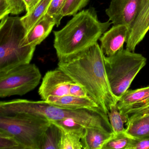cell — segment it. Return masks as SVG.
Segmentation results:
<instances>
[{
    "label": "cell",
    "mask_w": 149,
    "mask_h": 149,
    "mask_svg": "<svg viewBox=\"0 0 149 149\" xmlns=\"http://www.w3.org/2000/svg\"><path fill=\"white\" fill-rule=\"evenodd\" d=\"M105 57L97 42L71 59L59 61L58 68L81 85L108 115L111 105L116 104L118 101L110 87L105 70Z\"/></svg>",
    "instance_id": "6da1fadb"
},
{
    "label": "cell",
    "mask_w": 149,
    "mask_h": 149,
    "mask_svg": "<svg viewBox=\"0 0 149 149\" xmlns=\"http://www.w3.org/2000/svg\"><path fill=\"white\" fill-rule=\"evenodd\" d=\"M112 24L99 21L93 8L73 16L66 26L54 31V47L59 61L71 59L97 42Z\"/></svg>",
    "instance_id": "7a4b0ae2"
},
{
    "label": "cell",
    "mask_w": 149,
    "mask_h": 149,
    "mask_svg": "<svg viewBox=\"0 0 149 149\" xmlns=\"http://www.w3.org/2000/svg\"><path fill=\"white\" fill-rule=\"evenodd\" d=\"M23 113L47 118L50 122L72 118L86 128H94L113 133L108 115L101 110L68 109L44 100L15 99L0 102V115Z\"/></svg>",
    "instance_id": "3957f363"
},
{
    "label": "cell",
    "mask_w": 149,
    "mask_h": 149,
    "mask_svg": "<svg viewBox=\"0 0 149 149\" xmlns=\"http://www.w3.org/2000/svg\"><path fill=\"white\" fill-rule=\"evenodd\" d=\"M26 35L21 17L8 16L1 19L0 72L30 63L36 47L22 46Z\"/></svg>",
    "instance_id": "277c9868"
},
{
    "label": "cell",
    "mask_w": 149,
    "mask_h": 149,
    "mask_svg": "<svg viewBox=\"0 0 149 149\" xmlns=\"http://www.w3.org/2000/svg\"><path fill=\"white\" fill-rule=\"evenodd\" d=\"M50 123L47 118L26 113L0 115V132L13 137L22 149H41Z\"/></svg>",
    "instance_id": "5b68a950"
},
{
    "label": "cell",
    "mask_w": 149,
    "mask_h": 149,
    "mask_svg": "<svg viewBox=\"0 0 149 149\" xmlns=\"http://www.w3.org/2000/svg\"><path fill=\"white\" fill-rule=\"evenodd\" d=\"M105 68L111 89L118 101L128 90L146 59L141 54L123 49L105 57Z\"/></svg>",
    "instance_id": "8992f818"
},
{
    "label": "cell",
    "mask_w": 149,
    "mask_h": 149,
    "mask_svg": "<svg viewBox=\"0 0 149 149\" xmlns=\"http://www.w3.org/2000/svg\"><path fill=\"white\" fill-rule=\"evenodd\" d=\"M41 77L40 70L34 63L0 72V97L24 95L39 85Z\"/></svg>",
    "instance_id": "52a82bcc"
},
{
    "label": "cell",
    "mask_w": 149,
    "mask_h": 149,
    "mask_svg": "<svg viewBox=\"0 0 149 149\" xmlns=\"http://www.w3.org/2000/svg\"><path fill=\"white\" fill-rule=\"evenodd\" d=\"M75 82L72 78L59 68L47 71L42 78L39 89L42 100L50 96L62 97L70 95V89Z\"/></svg>",
    "instance_id": "ba28073f"
},
{
    "label": "cell",
    "mask_w": 149,
    "mask_h": 149,
    "mask_svg": "<svg viewBox=\"0 0 149 149\" xmlns=\"http://www.w3.org/2000/svg\"><path fill=\"white\" fill-rule=\"evenodd\" d=\"M144 0H111L105 11L113 26L124 25L130 29Z\"/></svg>",
    "instance_id": "9c48e42d"
},
{
    "label": "cell",
    "mask_w": 149,
    "mask_h": 149,
    "mask_svg": "<svg viewBox=\"0 0 149 149\" xmlns=\"http://www.w3.org/2000/svg\"><path fill=\"white\" fill-rule=\"evenodd\" d=\"M149 30V0H144L134 22L129 29L126 49L134 52L136 47Z\"/></svg>",
    "instance_id": "30bf717a"
},
{
    "label": "cell",
    "mask_w": 149,
    "mask_h": 149,
    "mask_svg": "<svg viewBox=\"0 0 149 149\" xmlns=\"http://www.w3.org/2000/svg\"><path fill=\"white\" fill-rule=\"evenodd\" d=\"M129 28L124 25L113 26L100 38L101 49L105 56L114 55L124 49L129 34Z\"/></svg>",
    "instance_id": "8fae6325"
},
{
    "label": "cell",
    "mask_w": 149,
    "mask_h": 149,
    "mask_svg": "<svg viewBox=\"0 0 149 149\" xmlns=\"http://www.w3.org/2000/svg\"><path fill=\"white\" fill-rule=\"evenodd\" d=\"M149 105V86L133 90H128L118 101L121 113L128 116Z\"/></svg>",
    "instance_id": "7c38bea8"
},
{
    "label": "cell",
    "mask_w": 149,
    "mask_h": 149,
    "mask_svg": "<svg viewBox=\"0 0 149 149\" xmlns=\"http://www.w3.org/2000/svg\"><path fill=\"white\" fill-rule=\"evenodd\" d=\"M125 132L134 138L149 136V105L127 116Z\"/></svg>",
    "instance_id": "4fadbf2b"
},
{
    "label": "cell",
    "mask_w": 149,
    "mask_h": 149,
    "mask_svg": "<svg viewBox=\"0 0 149 149\" xmlns=\"http://www.w3.org/2000/svg\"><path fill=\"white\" fill-rule=\"evenodd\" d=\"M56 25L53 17L46 13L28 33L22 42V46L36 47L40 45L51 33Z\"/></svg>",
    "instance_id": "5bb4252c"
},
{
    "label": "cell",
    "mask_w": 149,
    "mask_h": 149,
    "mask_svg": "<svg viewBox=\"0 0 149 149\" xmlns=\"http://www.w3.org/2000/svg\"><path fill=\"white\" fill-rule=\"evenodd\" d=\"M45 101L54 105L66 109L101 110L97 104L90 96L79 97L70 95L62 97L50 96Z\"/></svg>",
    "instance_id": "9a60e30c"
},
{
    "label": "cell",
    "mask_w": 149,
    "mask_h": 149,
    "mask_svg": "<svg viewBox=\"0 0 149 149\" xmlns=\"http://www.w3.org/2000/svg\"><path fill=\"white\" fill-rule=\"evenodd\" d=\"M113 133L94 128H86L81 138L83 149H102Z\"/></svg>",
    "instance_id": "2e32d148"
},
{
    "label": "cell",
    "mask_w": 149,
    "mask_h": 149,
    "mask_svg": "<svg viewBox=\"0 0 149 149\" xmlns=\"http://www.w3.org/2000/svg\"><path fill=\"white\" fill-rule=\"evenodd\" d=\"M52 0H41L29 14L21 17L26 34L36 23L46 13Z\"/></svg>",
    "instance_id": "e0dca14e"
},
{
    "label": "cell",
    "mask_w": 149,
    "mask_h": 149,
    "mask_svg": "<svg viewBox=\"0 0 149 149\" xmlns=\"http://www.w3.org/2000/svg\"><path fill=\"white\" fill-rule=\"evenodd\" d=\"M61 135V130L51 122L45 132L41 149H59Z\"/></svg>",
    "instance_id": "ac0fdd59"
},
{
    "label": "cell",
    "mask_w": 149,
    "mask_h": 149,
    "mask_svg": "<svg viewBox=\"0 0 149 149\" xmlns=\"http://www.w3.org/2000/svg\"><path fill=\"white\" fill-rule=\"evenodd\" d=\"M109 120L114 134L125 132L124 124L128 120V116L120 112L116 104H112L108 114Z\"/></svg>",
    "instance_id": "d6986e66"
},
{
    "label": "cell",
    "mask_w": 149,
    "mask_h": 149,
    "mask_svg": "<svg viewBox=\"0 0 149 149\" xmlns=\"http://www.w3.org/2000/svg\"><path fill=\"white\" fill-rule=\"evenodd\" d=\"M133 138L125 132L117 134L113 133L102 149H128Z\"/></svg>",
    "instance_id": "ffe728a7"
},
{
    "label": "cell",
    "mask_w": 149,
    "mask_h": 149,
    "mask_svg": "<svg viewBox=\"0 0 149 149\" xmlns=\"http://www.w3.org/2000/svg\"><path fill=\"white\" fill-rule=\"evenodd\" d=\"M51 122L58 126L62 131L76 134L81 138L85 133L86 127L72 118Z\"/></svg>",
    "instance_id": "44dd1931"
},
{
    "label": "cell",
    "mask_w": 149,
    "mask_h": 149,
    "mask_svg": "<svg viewBox=\"0 0 149 149\" xmlns=\"http://www.w3.org/2000/svg\"><path fill=\"white\" fill-rule=\"evenodd\" d=\"M83 149L81 138L76 134L62 131L59 149Z\"/></svg>",
    "instance_id": "7402d4cb"
},
{
    "label": "cell",
    "mask_w": 149,
    "mask_h": 149,
    "mask_svg": "<svg viewBox=\"0 0 149 149\" xmlns=\"http://www.w3.org/2000/svg\"><path fill=\"white\" fill-rule=\"evenodd\" d=\"M67 0H52L47 13L54 18L56 26L58 27L61 24L63 17V10Z\"/></svg>",
    "instance_id": "603a6c76"
},
{
    "label": "cell",
    "mask_w": 149,
    "mask_h": 149,
    "mask_svg": "<svg viewBox=\"0 0 149 149\" xmlns=\"http://www.w3.org/2000/svg\"><path fill=\"white\" fill-rule=\"evenodd\" d=\"M90 0H67L63 10V17L74 16L86 7Z\"/></svg>",
    "instance_id": "cb8c5ba5"
},
{
    "label": "cell",
    "mask_w": 149,
    "mask_h": 149,
    "mask_svg": "<svg viewBox=\"0 0 149 149\" xmlns=\"http://www.w3.org/2000/svg\"><path fill=\"white\" fill-rule=\"evenodd\" d=\"M0 149H22L19 142L13 137L0 132Z\"/></svg>",
    "instance_id": "d4e9b609"
},
{
    "label": "cell",
    "mask_w": 149,
    "mask_h": 149,
    "mask_svg": "<svg viewBox=\"0 0 149 149\" xmlns=\"http://www.w3.org/2000/svg\"><path fill=\"white\" fill-rule=\"evenodd\" d=\"M128 149H149V136L132 140Z\"/></svg>",
    "instance_id": "484cf974"
},
{
    "label": "cell",
    "mask_w": 149,
    "mask_h": 149,
    "mask_svg": "<svg viewBox=\"0 0 149 149\" xmlns=\"http://www.w3.org/2000/svg\"><path fill=\"white\" fill-rule=\"evenodd\" d=\"M11 8V14H20L26 9V5L23 0H7Z\"/></svg>",
    "instance_id": "4316f807"
},
{
    "label": "cell",
    "mask_w": 149,
    "mask_h": 149,
    "mask_svg": "<svg viewBox=\"0 0 149 149\" xmlns=\"http://www.w3.org/2000/svg\"><path fill=\"white\" fill-rule=\"evenodd\" d=\"M70 95L79 97L89 96L84 89L76 82L71 84L70 89Z\"/></svg>",
    "instance_id": "83f0119b"
},
{
    "label": "cell",
    "mask_w": 149,
    "mask_h": 149,
    "mask_svg": "<svg viewBox=\"0 0 149 149\" xmlns=\"http://www.w3.org/2000/svg\"><path fill=\"white\" fill-rule=\"evenodd\" d=\"M10 6L7 0H0V20L11 14Z\"/></svg>",
    "instance_id": "f1b7e54d"
},
{
    "label": "cell",
    "mask_w": 149,
    "mask_h": 149,
    "mask_svg": "<svg viewBox=\"0 0 149 149\" xmlns=\"http://www.w3.org/2000/svg\"><path fill=\"white\" fill-rule=\"evenodd\" d=\"M41 0H23L26 5V14H29Z\"/></svg>",
    "instance_id": "f546056e"
}]
</instances>
